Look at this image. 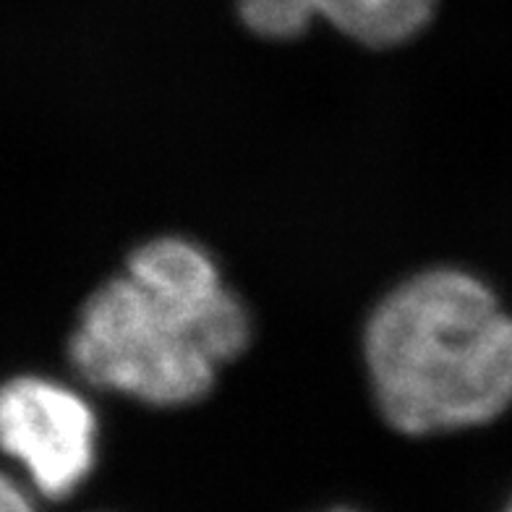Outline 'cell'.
<instances>
[{
  "mask_svg": "<svg viewBox=\"0 0 512 512\" xmlns=\"http://www.w3.org/2000/svg\"><path fill=\"white\" fill-rule=\"evenodd\" d=\"M249 343V314L199 246L157 238L92 293L68 356L89 384L152 405L194 403Z\"/></svg>",
  "mask_w": 512,
  "mask_h": 512,
  "instance_id": "6da1fadb",
  "label": "cell"
},
{
  "mask_svg": "<svg viewBox=\"0 0 512 512\" xmlns=\"http://www.w3.org/2000/svg\"><path fill=\"white\" fill-rule=\"evenodd\" d=\"M364 348L379 411L403 434L486 424L512 405V319L465 272L432 270L392 290Z\"/></svg>",
  "mask_w": 512,
  "mask_h": 512,
  "instance_id": "7a4b0ae2",
  "label": "cell"
},
{
  "mask_svg": "<svg viewBox=\"0 0 512 512\" xmlns=\"http://www.w3.org/2000/svg\"><path fill=\"white\" fill-rule=\"evenodd\" d=\"M0 434L16 460L50 499L68 497L92 468L95 418L87 403L61 384L19 377L0 398Z\"/></svg>",
  "mask_w": 512,
  "mask_h": 512,
  "instance_id": "3957f363",
  "label": "cell"
},
{
  "mask_svg": "<svg viewBox=\"0 0 512 512\" xmlns=\"http://www.w3.org/2000/svg\"><path fill=\"white\" fill-rule=\"evenodd\" d=\"M317 16L345 37L390 48L411 40L429 24L437 0H314Z\"/></svg>",
  "mask_w": 512,
  "mask_h": 512,
  "instance_id": "277c9868",
  "label": "cell"
},
{
  "mask_svg": "<svg viewBox=\"0 0 512 512\" xmlns=\"http://www.w3.org/2000/svg\"><path fill=\"white\" fill-rule=\"evenodd\" d=\"M236 6L243 24L267 40H293L319 19L314 0H236Z\"/></svg>",
  "mask_w": 512,
  "mask_h": 512,
  "instance_id": "5b68a950",
  "label": "cell"
},
{
  "mask_svg": "<svg viewBox=\"0 0 512 512\" xmlns=\"http://www.w3.org/2000/svg\"><path fill=\"white\" fill-rule=\"evenodd\" d=\"M0 512H32L24 494L16 489L11 479L3 481V489H0Z\"/></svg>",
  "mask_w": 512,
  "mask_h": 512,
  "instance_id": "8992f818",
  "label": "cell"
},
{
  "mask_svg": "<svg viewBox=\"0 0 512 512\" xmlns=\"http://www.w3.org/2000/svg\"><path fill=\"white\" fill-rule=\"evenodd\" d=\"M510 512H512V507H510Z\"/></svg>",
  "mask_w": 512,
  "mask_h": 512,
  "instance_id": "52a82bcc",
  "label": "cell"
}]
</instances>
